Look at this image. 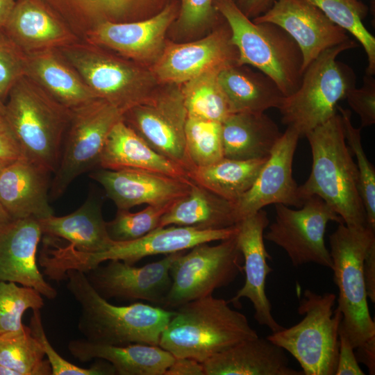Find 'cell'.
<instances>
[{
	"instance_id": "cell-1",
	"label": "cell",
	"mask_w": 375,
	"mask_h": 375,
	"mask_svg": "<svg viewBox=\"0 0 375 375\" xmlns=\"http://www.w3.org/2000/svg\"><path fill=\"white\" fill-rule=\"evenodd\" d=\"M305 136L310 146L312 164L308 178L298 186L299 198L304 201L317 196L347 226L366 227L358 172L346 142L340 115L337 112Z\"/></svg>"
},
{
	"instance_id": "cell-2",
	"label": "cell",
	"mask_w": 375,
	"mask_h": 375,
	"mask_svg": "<svg viewBox=\"0 0 375 375\" xmlns=\"http://www.w3.org/2000/svg\"><path fill=\"white\" fill-rule=\"evenodd\" d=\"M66 280L67 290L80 306L78 330L92 343L158 345L162 332L175 313L140 302L113 305L95 291L81 271H67Z\"/></svg>"
},
{
	"instance_id": "cell-3",
	"label": "cell",
	"mask_w": 375,
	"mask_h": 375,
	"mask_svg": "<svg viewBox=\"0 0 375 375\" xmlns=\"http://www.w3.org/2000/svg\"><path fill=\"white\" fill-rule=\"evenodd\" d=\"M246 316L212 294L177 307L161 333L158 346L174 357L203 362L246 340L258 337Z\"/></svg>"
},
{
	"instance_id": "cell-4",
	"label": "cell",
	"mask_w": 375,
	"mask_h": 375,
	"mask_svg": "<svg viewBox=\"0 0 375 375\" xmlns=\"http://www.w3.org/2000/svg\"><path fill=\"white\" fill-rule=\"evenodd\" d=\"M6 101L4 117L22 156L54 173L59 164L71 110L26 76L13 85Z\"/></svg>"
},
{
	"instance_id": "cell-5",
	"label": "cell",
	"mask_w": 375,
	"mask_h": 375,
	"mask_svg": "<svg viewBox=\"0 0 375 375\" xmlns=\"http://www.w3.org/2000/svg\"><path fill=\"white\" fill-rule=\"evenodd\" d=\"M214 6L230 27L238 65L253 66L269 76L285 97L294 93L303 74V55L295 40L275 24L253 22L232 0H214Z\"/></svg>"
},
{
	"instance_id": "cell-6",
	"label": "cell",
	"mask_w": 375,
	"mask_h": 375,
	"mask_svg": "<svg viewBox=\"0 0 375 375\" xmlns=\"http://www.w3.org/2000/svg\"><path fill=\"white\" fill-rule=\"evenodd\" d=\"M358 46L350 39L324 50L307 66L298 90L278 108L282 123L303 137L337 113L338 103L356 83L353 70L337 57Z\"/></svg>"
},
{
	"instance_id": "cell-7",
	"label": "cell",
	"mask_w": 375,
	"mask_h": 375,
	"mask_svg": "<svg viewBox=\"0 0 375 375\" xmlns=\"http://www.w3.org/2000/svg\"><path fill=\"white\" fill-rule=\"evenodd\" d=\"M329 242L333 281L338 289L336 308L342 313L339 333L355 349L375 336L362 272L365 255L375 242V230L340 223Z\"/></svg>"
},
{
	"instance_id": "cell-8",
	"label": "cell",
	"mask_w": 375,
	"mask_h": 375,
	"mask_svg": "<svg viewBox=\"0 0 375 375\" xmlns=\"http://www.w3.org/2000/svg\"><path fill=\"white\" fill-rule=\"evenodd\" d=\"M335 301L333 293L305 290L298 307L303 319L267 336L298 361L304 375H335L342 321Z\"/></svg>"
},
{
	"instance_id": "cell-9",
	"label": "cell",
	"mask_w": 375,
	"mask_h": 375,
	"mask_svg": "<svg viewBox=\"0 0 375 375\" xmlns=\"http://www.w3.org/2000/svg\"><path fill=\"white\" fill-rule=\"evenodd\" d=\"M237 225L219 229L169 225L158 227L145 235L130 241L116 242L104 251L88 253L67 244L57 247L49 260V269L58 280H63L69 269L84 273L110 260L133 265L147 256L168 255L213 241L224 240L237 233Z\"/></svg>"
},
{
	"instance_id": "cell-10",
	"label": "cell",
	"mask_w": 375,
	"mask_h": 375,
	"mask_svg": "<svg viewBox=\"0 0 375 375\" xmlns=\"http://www.w3.org/2000/svg\"><path fill=\"white\" fill-rule=\"evenodd\" d=\"M57 49L98 98L124 112L151 96L147 72L102 47L80 40Z\"/></svg>"
},
{
	"instance_id": "cell-11",
	"label": "cell",
	"mask_w": 375,
	"mask_h": 375,
	"mask_svg": "<svg viewBox=\"0 0 375 375\" xmlns=\"http://www.w3.org/2000/svg\"><path fill=\"white\" fill-rule=\"evenodd\" d=\"M124 113L100 98L71 109L59 164L51 183L52 199L62 195L78 176L99 166L108 135L123 119Z\"/></svg>"
},
{
	"instance_id": "cell-12",
	"label": "cell",
	"mask_w": 375,
	"mask_h": 375,
	"mask_svg": "<svg viewBox=\"0 0 375 375\" xmlns=\"http://www.w3.org/2000/svg\"><path fill=\"white\" fill-rule=\"evenodd\" d=\"M190 249L187 253H181L170 267L172 285L163 307L176 308L211 295L215 290L229 285L243 272V258L236 234L217 245L202 243Z\"/></svg>"
},
{
	"instance_id": "cell-13",
	"label": "cell",
	"mask_w": 375,
	"mask_h": 375,
	"mask_svg": "<svg viewBox=\"0 0 375 375\" xmlns=\"http://www.w3.org/2000/svg\"><path fill=\"white\" fill-rule=\"evenodd\" d=\"M275 220L264 239L282 248L294 267L315 263L331 269L324 241L326 228L330 221L343 223L342 218L317 196L305 199L297 210L275 204Z\"/></svg>"
},
{
	"instance_id": "cell-14",
	"label": "cell",
	"mask_w": 375,
	"mask_h": 375,
	"mask_svg": "<svg viewBox=\"0 0 375 375\" xmlns=\"http://www.w3.org/2000/svg\"><path fill=\"white\" fill-rule=\"evenodd\" d=\"M188 112L181 89L172 88L134 106L123 121L155 151L183 167L189 174L195 167L186 147Z\"/></svg>"
},
{
	"instance_id": "cell-15",
	"label": "cell",
	"mask_w": 375,
	"mask_h": 375,
	"mask_svg": "<svg viewBox=\"0 0 375 375\" xmlns=\"http://www.w3.org/2000/svg\"><path fill=\"white\" fill-rule=\"evenodd\" d=\"M184 251L166 255L161 260L142 267L110 260L106 265L101 263L85 274L95 291L107 300H145L162 305L172 285L170 267Z\"/></svg>"
},
{
	"instance_id": "cell-16",
	"label": "cell",
	"mask_w": 375,
	"mask_h": 375,
	"mask_svg": "<svg viewBox=\"0 0 375 375\" xmlns=\"http://www.w3.org/2000/svg\"><path fill=\"white\" fill-rule=\"evenodd\" d=\"M300 135L290 126L276 143L251 188L234 202L238 222L270 204L300 208L303 203L292 176V162Z\"/></svg>"
},
{
	"instance_id": "cell-17",
	"label": "cell",
	"mask_w": 375,
	"mask_h": 375,
	"mask_svg": "<svg viewBox=\"0 0 375 375\" xmlns=\"http://www.w3.org/2000/svg\"><path fill=\"white\" fill-rule=\"evenodd\" d=\"M269 222L267 212L261 209L237 224L236 239L243 258L245 281L228 301L238 303L241 298H247L253 304L256 322L275 333L284 327L274 318L272 304L265 291L267 277L273 271L267 263L272 256L264 243V231Z\"/></svg>"
},
{
	"instance_id": "cell-18",
	"label": "cell",
	"mask_w": 375,
	"mask_h": 375,
	"mask_svg": "<svg viewBox=\"0 0 375 375\" xmlns=\"http://www.w3.org/2000/svg\"><path fill=\"white\" fill-rule=\"evenodd\" d=\"M251 20L284 29L302 52L303 72L322 51L351 39L345 30L306 0H275L267 12Z\"/></svg>"
},
{
	"instance_id": "cell-19",
	"label": "cell",
	"mask_w": 375,
	"mask_h": 375,
	"mask_svg": "<svg viewBox=\"0 0 375 375\" xmlns=\"http://www.w3.org/2000/svg\"><path fill=\"white\" fill-rule=\"evenodd\" d=\"M238 59L228 26L195 42L170 44L156 63L154 73L163 82L184 83L207 71L238 65Z\"/></svg>"
},
{
	"instance_id": "cell-20",
	"label": "cell",
	"mask_w": 375,
	"mask_h": 375,
	"mask_svg": "<svg viewBox=\"0 0 375 375\" xmlns=\"http://www.w3.org/2000/svg\"><path fill=\"white\" fill-rule=\"evenodd\" d=\"M105 190L117 209L174 203L188 194L193 181L145 170L101 168L90 174Z\"/></svg>"
},
{
	"instance_id": "cell-21",
	"label": "cell",
	"mask_w": 375,
	"mask_h": 375,
	"mask_svg": "<svg viewBox=\"0 0 375 375\" xmlns=\"http://www.w3.org/2000/svg\"><path fill=\"white\" fill-rule=\"evenodd\" d=\"M42 233L38 219L13 221L0 231V281L32 288L52 300L57 291L44 278L37 265V251Z\"/></svg>"
},
{
	"instance_id": "cell-22",
	"label": "cell",
	"mask_w": 375,
	"mask_h": 375,
	"mask_svg": "<svg viewBox=\"0 0 375 375\" xmlns=\"http://www.w3.org/2000/svg\"><path fill=\"white\" fill-rule=\"evenodd\" d=\"M50 174L23 156L0 170V203L13 220L54 215L49 201Z\"/></svg>"
},
{
	"instance_id": "cell-23",
	"label": "cell",
	"mask_w": 375,
	"mask_h": 375,
	"mask_svg": "<svg viewBox=\"0 0 375 375\" xmlns=\"http://www.w3.org/2000/svg\"><path fill=\"white\" fill-rule=\"evenodd\" d=\"M176 15L172 5L149 19L126 22H105L83 40L136 60L156 56L162 49L167 29Z\"/></svg>"
},
{
	"instance_id": "cell-24",
	"label": "cell",
	"mask_w": 375,
	"mask_h": 375,
	"mask_svg": "<svg viewBox=\"0 0 375 375\" xmlns=\"http://www.w3.org/2000/svg\"><path fill=\"white\" fill-rule=\"evenodd\" d=\"M3 31L26 53L81 40L42 0H16Z\"/></svg>"
},
{
	"instance_id": "cell-25",
	"label": "cell",
	"mask_w": 375,
	"mask_h": 375,
	"mask_svg": "<svg viewBox=\"0 0 375 375\" xmlns=\"http://www.w3.org/2000/svg\"><path fill=\"white\" fill-rule=\"evenodd\" d=\"M205 375H304L267 337L242 341L202 362Z\"/></svg>"
},
{
	"instance_id": "cell-26",
	"label": "cell",
	"mask_w": 375,
	"mask_h": 375,
	"mask_svg": "<svg viewBox=\"0 0 375 375\" xmlns=\"http://www.w3.org/2000/svg\"><path fill=\"white\" fill-rule=\"evenodd\" d=\"M67 348L82 362L93 359L109 362L119 375H165L175 358L158 345L142 343L105 345L81 338L70 340Z\"/></svg>"
},
{
	"instance_id": "cell-27",
	"label": "cell",
	"mask_w": 375,
	"mask_h": 375,
	"mask_svg": "<svg viewBox=\"0 0 375 375\" xmlns=\"http://www.w3.org/2000/svg\"><path fill=\"white\" fill-rule=\"evenodd\" d=\"M99 166L110 170L140 169L189 178L183 167L155 151L123 119L108 134Z\"/></svg>"
},
{
	"instance_id": "cell-28",
	"label": "cell",
	"mask_w": 375,
	"mask_h": 375,
	"mask_svg": "<svg viewBox=\"0 0 375 375\" xmlns=\"http://www.w3.org/2000/svg\"><path fill=\"white\" fill-rule=\"evenodd\" d=\"M25 76L70 110L98 98L57 49L27 53Z\"/></svg>"
},
{
	"instance_id": "cell-29",
	"label": "cell",
	"mask_w": 375,
	"mask_h": 375,
	"mask_svg": "<svg viewBox=\"0 0 375 375\" xmlns=\"http://www.w3.org/2000/svg\"><path fill=\"white\" fill-rule=\"evenodd\" d=\"M42 235L65 240L78 251L94 253L106 251L115 242L107 231L100 201L90 194L75 211L38 220Z\"/></svg>"
},
{
	"instance_id": "cell-30",
	"label": "cell",
	"mask_w": 375,
	"mask_h": 375,
	"mask_svg": "<svg viewBox=\"0 0 375 375\" xmlns=\"http://www.w3.org/2000/svg\"><path fill=\"white\" fill-rule=\"evenodd\" d=\"M221 123L224 157L230 159L268 158L282 135L265 112H235Z\"/></svg>"
},
{
	"instance_id": "cell-31",
	"label": "cell",
	"mask_w": 375,
	"mask_h": 375,
	"mask_svg": "<svg viewBox=\"0 0 375 375\" xmlns=\"http://www.w3.org/2000/svg\"><path fill=\"white\" fill-rule=\"evenodd\" d=\"M238 223L233 202L193 182L188 194L162 215L158 227L176 225L219 229Z\"/></svg>"
},
{
	"instance_id": "cell-32",
	"label": "cell",
	"mask_w": 375,
	"mask_h": 375,
	"mask_svg": "<svg viewBox=\"0 0 375 375\" xmlns=\"http://www.w3.org/2000/svg\"><path fill=\"white\" fill-rule=\"evenodd\" d=\"M219 83L232 113L264 112L279 108L285 96L269 76L235 65L222 69Z\"/></svg>"
},
{
	"instance_id": "cell-33",
	"label": "cell",
	"mask_w": 375,
	"mask_h": 375,
	"mask_svg": "<svg viewBox=\"0 0 375 375\" xmlns=\"http://www.w3.org/2000/svg\"><path fill=\"white\" fill-rule=\"evenodd\" d=\"M81 39L105 22H126L145 0H42Z\"/></svg>"
},
{
	"instance_id": "cell-34",
	"label": "cell",
	"mask_w": 375,
	"mask_h": 375,
	"mask_svg": "<svg viewBox=\"0 0 375 375\" xmlns=\"http://www.w3.org/2000/svg\"><path fill=\"white\" fill-rule=\"evenodd\" d=\"M267 158L235 160L222 158L189 172V178L217 195L235 202L253 184Z\"/></svg>"
},
{
	"instance_id": "cell-35",
	"label": "cell",
	"mask_w": 375,
	"mask_h": 375,
	"mask_svg": "<svg viewBox=\"0 0 375 375\" xmlns=\"http://www.w3.org/2000/svg\"><path fill=\"white\" fill-rule=\"evenodd\" d=\"M45 356L41 344L24 324L0 334V365L16 375H52Z\"/></svg>"
},
{
	"instance_id": "cell-36",
	"label": "cell",
	"mask_w": 375,
	"mask_h": 375,
	"mask_svg": "<svg viewBox=\"0 0 375 375\" xmlns=\"http://www.w3.org/2000/svg\"><path fill=\"white\" fill-rule=\"evenodd\" d=\"M220 71L209 70L184 83L181 90L188 116L222 122L232 114L218 81Z\"/></svg>"
},
{
	"instance_id": "cell-37",
	"label": "cell",
	"mask_w": 375,
	"mask_h": 375,
	"mask_svg": "<svg viewBox=\"0 0 375 375\" xmlns=\"http://www.w3.org/2000/svg\"><path fill=\"white\" fill-rule=\"evenodd\" d=\"M317 7L334 24L350 33L363 47L366 74H375V38L365 27L368 6L361 0H306Z\"/></svg>"
},
{
	"instance_id": "cell-38",
	"label": "cell",
	"mask_w": 375,
	"mask_h": 375,
	"mask_svg": "<svg viewBox=\"0 0 375 375\" xmlns=\"http://www.w3.org/2000/svg\"><path fill=\"white\" fill-rule=\"evenodd\" d=\"M185 132L188 153L195 167L224 158L221 122L188 116Z\"/></svg>"
},
{
	"instance_id": "cell-39",
	"label": "cell",
	"mask_w": 375,
	"mask_h": 375,
	"mask_svg": "<svg viewBox=\"0 0 375 375\" xmlns=\"http://www.w3.org/2000/svg\"><path fill=\"white\" fill-rule=\"evenodd\" d=\"M342 118L347 144L356 156L360 180V194L363 201L367 226L375 230V169L368 160L361 142V128H355L351 122V112L337 106Z\"/></svg>"
},
{
	"instance_id": "cell-40",
	"label": "cell",
	"mask_w": 375,
	"mask_h": 375,
	"mask_svg": "<svg viewBox=\"0 0 375 375\" xmlns=\"http://www.w3.org/2000/svg\"><path fill=\"white\" fill-rule=\"evenodd\" d=\"M43 306L42 294L35 289L0 281V334L20 328L24 312Z\"/></svg>"
},
{
	"instance_id": "cell-41",
	"label": "cell",
	"mask_w": 375,
	"mask_h": 375,
	"mask_svg": "<svg viewBox=\"0 0 375 375\" xmlns=\"http://www.w3.org/2000/svg\"><path fill=\"white\" fill-rule=\"evenodd\" d=\"M174 203L160 206L148 205L137 212L117 209L115 218L106 222L108 233L116 242L140 238L158 227L161 217Z\"/></svg>"
},
{
	"instance_id": "cell-42",
	"label": "cell",
	"mask_w": 375,
	"mask_h": 375,
	"mask_svg": "<svg viewBox=\"0 0 375 375\" xmlns=\"http://www.w3.org/2000/svg\"><path fill=\"white\" fill-rule=\"evenodd\" d=\"M29 328L32 335L41 344L45 356L51 365L52 375H113L116 374L113 366L108 361L99 359L89 368L75 365L56 352L50 344L43 328L40 309L33 310Z\"/></svg>"
},
{
	"instance_id": "cell-43",
	"label": "cell",
	"mask_w": 375,
	"mask_h": 375,
	"mask_svg": "<svg viewBox=\"0 0 375 375\" xmlns=\"http://www.w3.org/2000/svg\"><path fill=\"white\" fill-rule=\"evenodd\" d=\"M26 53L0 31V101L3 103L13 85L26 75Z\"/></svg>"
},
{
	"instance_id": "cell-44",
	"label": "cell",
	"mask_w": 375,
	"mask_h": 375,
	"mask_svg": "<svg viewBox=\"0 0 375 375\" xmlns=\"http://www.w3.org/2000/svg\"><path fill=\"white\" fill-rule=\"evenodd\" d=\"M345 99L351 108L360 119V128L370 126L375 123V79L372 75L363 76V84L360 88H352Z\"/></svg>"
},
{
	"instance_id": "cell-45",
	"label": "cell",
	"mask_w": 375,
	"mask_h": 375,
	"mask_svg": "<svg viewBox=\"0 0 375 375\" xmlns=\"http://www.w3.org/2000/svg\"><path fill=\"white\" fill-rule=\"evenodd\" d=\"M215 11L214 0H182L179 24L187 30L198 28L209 22Z\"/></svg>"
},
{
	"instance_id": "cell-46",
	"label": "cell",
	"mask_w": 375,
	"mask_h": 375,
	"mask_svg": "<svg viewBox=\"0 0 375 375\" xmlns=\"http://www.w3.org/2000/svg\"><path fill=\"white\" fill-rule=\"evenodd\" d=\"M340 347L335 375H364L356 359L354 348L348 339L339 333Z\"/></svg>"
},
{
	"instance_id": "cell-47",
	"label": "cell",
	"mask_w": 375,
	"mask_h": 375,
	"mask_svg": "<svg viewBox=\"0 0 375 375\" xmlns=\"http://www.w3.org/2000/svg\"><path fill=\"white\" fill-rule=\"evenodd\" d=\"M21 156L19 145L5 117H0V161L11 162Z\"/></svg>"
},
{
	"instance_id": "cell-48",
	"label": "cell",
	"mask_w": 375,
	"mask_h": 375,
	"mask_svg": "<svg viewBox=\"0 0 375 375\" xmlns=\"http://www.w3.org/2000/svg\"><path fill=\"white\" fill-rule=\"evenodd\" d=\"M165 375H205L202 362L187 357H175Z\"/></svg>"
},
{
	"instance_id": "cell-49",
	"label": "cell",
	"mask_w": 375,
	"mask_h": 375,
	"mask_svg": "<svg viewBox=\"0 0 375 375\" xmlns=\"http://www.w3.org/2000/svg\"><path fill=\"white\" fill-rule=\"evenodd\" d=\"M363 278L367 296L375 302V242L368 249L362 265Z\"/></svg>"
},
{
	"instance_id": "cell-50",
	"label": "cell",
	"mask_w": 375,
	"mask_h": 375,
	"mask_svg": "<svg viewBox=\"0 0 375 375\" xmlns=\"http://www.w3.org/2000/svg\"><path fill=\"white\" fill-rule=\"evenodd\" d=\"M275 0H232L248 18L253 19L267 12Z\"/></svg>"
},
{
	"instance_id": "cell-51",
	"label": "cell",
	"mask_w": 375,
	"mask_h": 375,
	"mask_svg": "<svg viewBox=\"0 0 375 375\" xmlns=\"http://www.w3.org/2000/svg\"><path fill=\"white\" fill-rule=\"evenodd\" d=\"M355 349L358 362L367 366L369 374H375V336Z\"/></svg>"
},
{
	"instance_id": "cell-52",
	"label": "cell",
	"mask_w": 375,
	"mask_h": 375,
	"mask_svg": "<svg viewBox=\"0 0 375 375\" xmlns=\"http://www.w3.org/2000/svg\"><path fill=\"white\" fill-rule=\"evenodd\" d=\"M15 3L16 0H0V31L3 30Z\"/></svg>"
},
{
	"instance_id": "cell-53",
	"label": "cell",
	"mask_w": 375,
	"mask_h": 375,
	"mask_svg": "<svg viewBox=\"0 0 375 375\" xmlns=\"http://www.w3.org/2000/svg\"><path fill=\"white\" fill-rule=\"evenodd\" d=\"M13 221L15 220L12 219V217L9 215L0 203V231H2L8 228L13 222Z\"/></svg>"
},
{
	"instance_id": "cell-54",
	"label": "cell",
	"mask_w": 375,
	"mask_h": 375,
	"mask_svg": "<svg viewBox=\"0 0 375 375\" xmlns=\"http://www.w3.org/2000/svg\"><path fill=\"white\" fill-rule=\"evenodd\" d=\"M5 115V104L0 101V117Z\"/></svg>"
},
{
	"instance_id": "cell-55",
	"label": "cell",
	"mask_w": 375,
	"mask_h": 375,
	"mask_svg": "<svg viewBox=\"0 0 375 375\" xmlns=\"http://www.w3.org/2000/svg\"><path fill=\"white\" fill-rule=\"evenodd\" d=\"M10 162H3V161H0V170L5 166L7 164H8Z\"/></svg>"
}]
</instances>
